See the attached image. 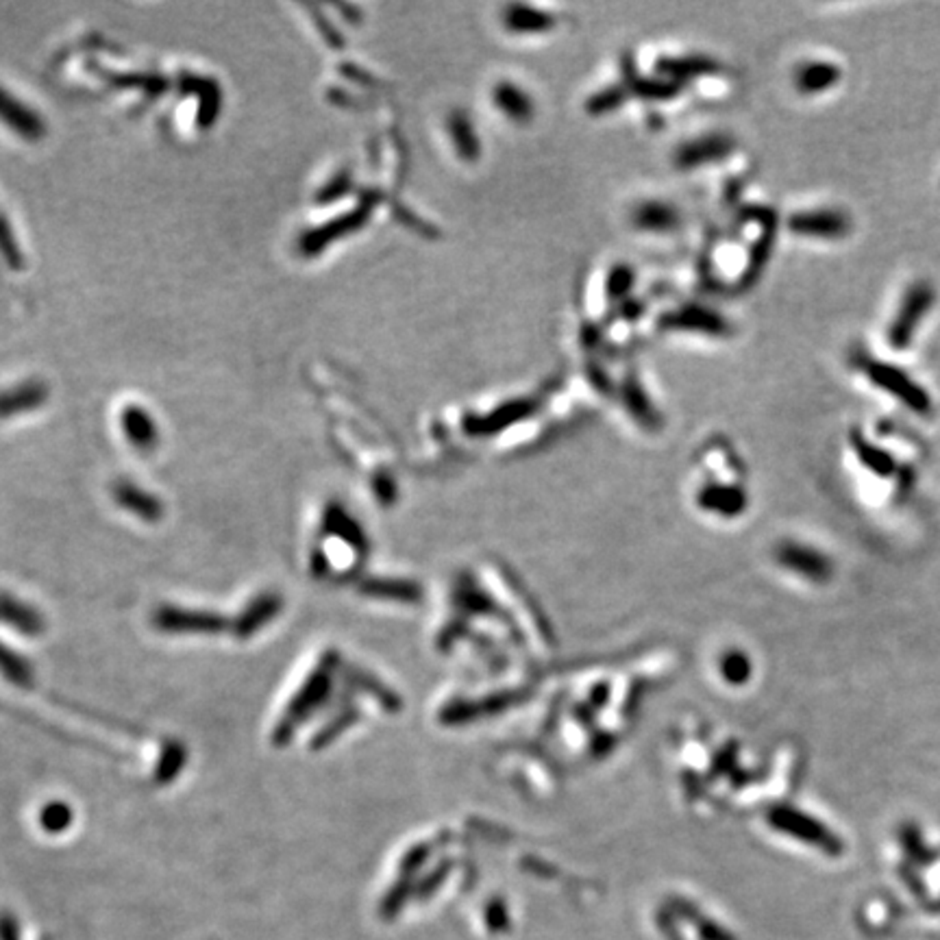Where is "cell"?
I'll list each match as a JSON object with an SVG mask.
<instances>
[{"label":"cell","mask_w":940,"mask_h":940,"mask_svg":"<svg viewBox=\"0 0 940 940\" xmlns=\"http://www.w3.org/2000/svg\"><path fill=\"white\" fill-rule=\"evenodd\" d=\"M847 370L869 395L886 401L910 418L930 420L936 414L938 395L908 359L890 357L871 342H855L847 351Z\"/></svg>","instance_id":"cell-1"},{"label":"cell","mask_w":940,"mask_h":940,"mask_svg":"<svg viewBox=\"0 0 940 940\" xmlns=\"http://www.w3.org/2000/svg\"><path fill=\"white\" fill-rule=\"evenodd\" d=\"M940 312V285L930 275H908L899 281L877 320L871 345L890 357L908 359L921 346Z\"/></svg>","instance_id":"cell-2"},{"label":"cell","mask_w":940,"mask_h":940,"mask_svg":"<svg viewBox=\"0 0 940 940\" xmlns=\"http://www.w3.org/2000/svg\"><path fill=\"white\" fill-rule=\"evenodd\" d=\"M788 231L812 245L836 246L855 235V214L843 203H815L788 215Z\"/></svg>","instance_id":"cell-3"},{"label":"cell","mask_w":940,"mask_h":940,"mask_svg":"<svg viewBox=\"0 0 940 940\" xmlns=\"http://www.w3.org/2000/svg\"><path fill=\"white\" fill-rule=\"evenodd\" d=\"M849 451L854 453L855 462L860 464L866 473H871L877 479H897L901 488H910V481L915 477L910 462H901L895 451L882 442L879 425L873 423L871 427L865 425H854L847 435Z\"/></svg>","instance_id":"cell-4"},{"label":"cell","mask_w":940,"mask_h":940,"mask_svg":"<svg viewBox=\"0 0 940 940\" xmlns=\"http://www.w3.org/2000/svg\"><path fill=\"white\" fill-rule=\"evenodd\" d=\"M847 81V64L836 53H807L793 64L790 83L797 96L807 101H823L834 96Z\"/></svg>","instance_id":"cell-5"},{"label":"cell","mask_w":940,"mask_h":940,"mask_svg":"<svg viewBox=\"0 0 940 940\" xmlns=\"http://www.w3.org/2000/svg\"><path fill=\"white\" fill-rule=\"evenodd\" d=\"M155 625L170 634H215L223 632L226 621L212 612L181 610V607H162L155 614Z\"/></svg>","instance_id":"cell-6"},{"label":"cell","mask_w":940,"mask_h":940,"mask_svg":"<svg viewBox=\"0 0 940 940\" xmlns=\"http://www.w3.org/2000/svg\"><path fill=\"white\" fill-rule=\"evenodd\" d=\"M775 823L782 829H786V832L795 834L797 838L805 840V843L815 845V847H821L827 855L843 854V840H840L834 832H829L823 823L815 821V818L799 815V812L782 810L777 815Z\"/></svg>","instance_id":"cell-7"},{"label":"cell","mask_w":940,"mask_h":940,"mask_svg":"<svg viewBox=\"0 0 940 940\" xmlns=\"http://www.w3.org/2000/svg\"><path fill=\"white\" fill-rule=\"evenodd\" d=\"M782 560L786 562L790 568L799 571L804 577L812 579V582H827V579H832V562L827 560V555H823V553H818L815 549L790 545L786 549H782Z\"/></svg>","instance_id":"cell-8"},{"label":"cell","mask_w":940,"mask_h":940,"mask_svg":"<svg viewBox=\"0 0 940 940\" xmlns=\"http://www.w3.org/2000/svg\"><path fill=\"white\" fill-rule=\"evenodd\" d=\"M279 610H281V599L276 595L257 596V599L246 607L245 614H242L240 621L235 623L237 635H240V638H248V635H253L268 621H273Z\"/></svg>","instance_id":"cell-9"},{"label":"cell","mask_w":940,"mask_h":940,"mask_svg":"<svg viewBox=\"0 0 940 940\" xmlns=\"http://www.w3.org/2000/svg\"><path fill=\"white\" fill-rule=\"evenodd\" d=\"M0 621L14 625V629H20L22 634L29 635L40 634L44 629V621L40 614L31 610L29 605L20 604V601L5 595H0Z\"/></svg>","instance_id":"cell-10"},{"label":"cell","mask_w":940,"mask_h":940,"mask_svg":"<svg viewBox=\"0 0 940 940\" xmlns=\"http://www.w3.org/2000/svg\"><path fill=\"white\" fill-rule=\"evenodd\" d=\"M0 671L7 675L9 682H14V684H18V685L29 684L31 668L26 666V662L22 660L20 655L11 654V651L5 649L3 645H0Z\"/></svg>","instance_id":"cell-11"},{"label":"cell","mask_w":940,"mask_h":940,"mask_svg":"<svg viewBox=\"0 0 940 940\" xmlns=\"http://www.w3.org/2000/svg\"><path fill=\"white\" fill-rule=\"evenodd\" d=\"M42 825L48 832H64L72 823V810L64 804H48L42 810Z\"/></svg>","instance_id":"cell-12"},{"label":"cell","mask_w":940,"mask_h":940,"mask_svg":"<svg viewBox=\"0 0 940 940\" xmlns=\"http://www.w3.org/2000/svg\"><path fill=\"white\" fill-rule=\"evenodd\" d=\"M0 940H18V927L9 915L0 916Z\"/></svg>","instance_id":"cell-13"},{"label":"cell","mask_w":940,"mask_h":940,"mask_svg":"<svg viewBox=\"0 0 940 940\" xmlns=\"http://www.w3.org/2000/svg\"><path fill=\"white\" fill-rule=\"evenodd\" d=\"M938 179H940V175H938Z\"/></svg>","instance_id":"cell-14"}]
</instances>
